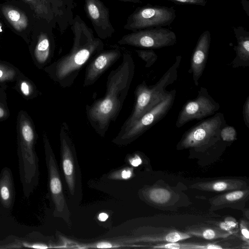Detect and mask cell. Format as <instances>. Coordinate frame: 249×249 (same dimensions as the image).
I'll return each instance as SVG.
<instances>
[{"instance_id": "cell-17", "label": "cell", "mask_w": 249, "mask_h": 249, "mask_svg": "<svg viewBox=\"0 0 249 249\" xmlns=\"http://www.w3.org/2000/svg\"><path fill=\"white\" fill-rule=\"evenodd\" d=\"M227 238L222 241L213 242H176L160 243L152 244L150 248L153 249H231L249 248V245L243 242L240 244L228 241Z\"/></svg>"}, {"instance_id": "cell-8", "label": "cell", "mask_w": 249, "mask_h": 249, "mask_svg": "<svg viewBox=\"0 0 249 249\" xmlns=\"http://www.w3.org/2000/svg\"><path fill=\"white\" fill-rule=\"evenodd\" d=\"M176 17L174 7L150 4L137 7L127 18L124 26L125 30H139L163 27L172 24Z\"/></svg>"}, {"instance_id": "cell-9", "label": "cell", "mask_w": 249, "mask_h": 249, "mask_svg": "<svg viewBox=\"0 0 249 249\" xmlns=\"http://www.w3.org/2000/svg\"><path fill=\"white\" fill-rule=\"evenodd\" d=\"M45 161L48 174L49 187L53 206V214L70 224V212L67 205L55 155L47 137H44Z\"/></svg>"}, {"instance_id": "cell-15", "label": "cell", "mask_w": 249, "mask_h": 249, "mask_svg": "<svg viewBox=\"0 0 249 249\" xmlns=\"http://www.w3.org/2000/svg\"><path fill=\"white\" fill-rule=\"evenodd\" d=\"M211 42V33L204 31L199 36L194 50L189 73H192L195 85L198 86V81L205 70Z\"/></svg>"}, {"instance_id": "cell-14", "label": "cell", "mask_w": 249, "mask_h": 249, "mask_svg": "<svg viewBox=\"0 0 249 249\" xmlns=\"http://www.w3.org/2000/svg\"><path fill=\"white\" fill-rule=\"evenodd\" d=\"M53 26L47 21L37 19L35 24L34 34L36 37L34 53L37 61L41 64L47 62L55 48Z\"/></svg>"}, {"instance_id": "cell-3", "label": "cell", "mask_w": 249, "mask_h": 249, "mask_svg": "<svg viewBox=\"0 0 249 249\" xmlns=\"http://www.w3.org/2000/svg\"><path fill=\"white\" fill-rule=\"evenodd\" d=\"M226 122L224 114L216 112L207 119H204L182 135L177 149H188L191 152L203 153L222 148L226 142L220 138V130Z\"/></svg>"}, {"instance_id": "cell-35", "label": "cell", "mask_w": 249, "mask_h": 249, "mask_svg": "<svg viewBox=\"0 0 249 249\" xmlns=\"http://www.w3.org/2000/svg\"><path fill=\"white\" fill-rule=\"evenodd\" d=\"M98 248H109L112 247V245L108 242H101L97 244Z\"/></svg>"}, {"instance_id": "cell-32", "label": "cell", "mask_w": 249, "mask_h": 249, "mask_svg": "<svg viewBox=\"0 0 249 249\" xmlns=\"http://www.w3.org/2000/svg\"><path fill=\"white\" fill-rule=\"evenodd\" d=\"M241 3L247 16H249V1L248 0H242Z\"/></svg>"}, {"instance_id": "cell-36", "label": "cell", "mask_w": 249, "mask_h": 249, "mask_svg": "<svg viewBox=\"0 0 249 249\" xmlns=\"http://www.w3.org/2000/svg\"><path fill=\"white\" fill-rule=\"evenodd\" d=\"M107 214L104 213L99 214L98 217V219L101 221H105L107 219Z\"/></svg>"}, {"instance_id": "cell-30", "label": "cell", "mask_w": 249, "mask_h": 249, "mask_svg": "<svg viewBox=\"0 0 249 249\" xmlns=\"http://www.w3.org/2000/svg\"><path fill=\"white\" fill-rule=\"evenodd\" d=\"M243 117L245 125L249 128V96L247 97L243 107Z\"/></svg>"}, {"instance_id": "cell-39", "label": "cell", "mask_w": 249, "mask_h": 249, "mask_svg": "<svg viewBox=\"0 0 249 249\" xmlns=\"http://www.w3.org/2000/svg\"><path fill=\"white\" fill-rule=\"evenodd\" d=\"M3 75V72L2 71L0 70V78Z\"/></svg>"}, {"instance_id": "cell-29", "label": "cell", "mask_w": 249, "mask_h": 249, "mask_svg": "<svg viewBox=\"0 0 249 249\" xmlns=\"http://www.w3.org/2000/svg\"><path fill=\"white\" fill-rule=\"evenodd\" d=\"M224 221L231 229L238 234L239 238V225L236 220L231 216H227L224 218Z\"/></svg>"}, {"instance_id": "cell-7", "label": "cell", "mask_w": 249, "mask_h": 249, "mask_svg": "<svg viewBox=\"0 0 249 249\" xmlns=\"http://www.w3.org/2000/svg\"><path fill=\"white\" fill-rule=\"evenodd\" d=\"M141 199L149 205L162 211H174L190 204L188 196L179 188L162 180L139 191Z\"/></svg>"}, {"instance_id": "cell-2", "label": "cell", "mask_w": 249, "mask_h": 249, "mask_svg": "<svg viewBox=\"0 0 249 249\" xmlns=\"http://www.w3.org/2000/svg\"><path fill=\"white\" fill-rule=\"evenodd\" d=\"M70 26L73 34L71 48L49 68L51 76L62 88L71 86L83 68L104 48L102 39L94 36L79 15L73 17Z\"/></svg>"}, {"instance_id": "cell-27", "label": "cell", "mask_w": 249, "mask_h": 249, "mask_svg": "<svg viewBox=\"0 0 249 249\" xmlns=\"http://www.w3.org/2000/svg\"><path fill=\"white\" fill-rule=\"evenodd\" d=\"M207 223L213 224L219 228L221 230L230 233L232 236L239 238V235L233 230L231 229L224 221H208Z\"/></svg>"}, {"instance_id": "cell-37", "label": "cell", "mask_w": 249, "mask_h": 249, "mask_svg": "<svg viewBox=\"0 0 249 249\" xmlns=\"http://www.w3.org/2000/svg\"><path fill=\"white\" fill-rule=\"evenodd\" d=\"M122 1L127 2H130L133 3H141V0H119Z\"/></svg>"}, {"instance_id": "cell-19", "label": "cell", "mask_w": 249, "mask_h": 249, "mask_svg": "<svg viewBox=\"0 0 249 249\" xmlns=\"http://www.w3.org/2000/svg\"><path fill=\"white\" fill-rule=\"evenodd\" d=\"M190 188L200 191L221 192L248 189L246 181L240 179L226 178L212 181L198 182L192 184Z\"/></svg>"}, {"instance_id": "cell-20", "label": "cell", "mask_w": 249, "mask_h": 249, "mask_svg": "<svg viewBox=\"0 0 249 249\" xmlns=\"http://www.w3.org/2000/svg\"><path fill=\"white\" fill-rule=\"evenodd\" d=\"M15 189L12 172L5 167L0 174V209L6 213L12 210L15 201Z\"/></svg>"}, {"instance_id": "cell-34", "label": "cell", "mask_w": 249, "mask_h": 249, "mask_svg": "<svg viewBox=\"0 0 249 249\" xmlns=\"http://www.w3.org/2000/svg\"><path fill=\"white\" fill-rule=\"evenodd\" d=\"M135 158L132 160L131 164L134 166H137L142 163V160L138 156H136Z\"/></svg>"}, {"instance_id": "cell-18", "label": "cell", "mask_w": 249, "mask_h": 249, "mask_svg": "<svg viewBox=\"0 0 249 249\" xmlns=\"http://www.w3.org/2000/svg\"><path fill=\"white\" fill-rule=\"evenodd\" d=\"M237 40V45L233 49L235 57L231 62L233 68L249 66V31L242 26L233 27Z\"/></svg>"}, {"instance_id": "cell-25", "label": "cell", "mask_w": 249, "mask_h": 249, "mask_svg": "<svg viewBox=\"0 0 249 249\" xmlns=\"http://www.w3.org/2000/svg\"><path fill=\"white\" fill-rule=\"evenodd\" d=\"M249 223L248 220L241 219L239 224V238L243 242L249 244Z\"/></svg>"}, {"instance_id": "cell-6", "label": "cell", "mask_w": 249, "mask_h": 249, "mask_svg": "<svg viewBox=\"0 0 249 249\" xmlns=\"http://www.w3.org/2000/svg\"><path fill=\"white\" fill-rule=\"evenodd\" d=\"M176 95V90L169 91L166 98L154 108L142 115L127 128L120 130L112 142L118 145H127L162 119L171 109Z\"/></svg>"}, {"instance_id": "cell-12", "label": "cell", "mask_w": 249, "mask_h": 249, "mask_svg": "<svg viewBox=\"0 0 249 249\" xmlns=\"http://www.w3.org/2000/svg\"><path fill=\"white\" fill-rule=\"evenodd\" d=\"M84 10L94 30L101 39L111 37L115 32L108 8L100 0H84Z\"/></svg>"}, {"instance_id": "cell-1", "label": "cell", "mask_w": 249, "mask_h": 249, "mask_svg": "<svg viewBox=\"0 0 249 249\" xmlns=\"http://www.w3.org/2000/svg\"><path fill=\"white\" fill-rule=\"evenodd\" d=\"M135 73V64L129 53H124L121 64L107 78L104 97L86 107L87 120L94 130L104 137L111 123L118 117L127 95Z\"/></svg>"}, {"instance_id": "cell-21", "label": "cell", "mask_w": 249, "mask_h": 249, "mask_svg": "<svg viewBox=\"0 0 249 249\" xmlns=\"http://www.w3.org/2000/svg\"><path fill=\"white\" fill-rule=\"evenodd\" d=\"M184 231L192 237L195 236L208 240L223 239L232 236L230 233L207 222L188 226L185 228Z\"/></svg>"}, {"instance_id": "cell-5", "label": "cell", "mask_w": 249, "mask_h": 249, "mask_svg": "<svg viewBox=\"0 0 249 249\" xmlns=\"http://www.w3.org/2000/svg\"><path fill=\"white\" fill-rule=\"evenodd\" d=\"M60 141L63 177L71 198L79 203L82 197L81 171L70 127L66 122L61 125Z\"/></svg>"}, {"instance_id": "cell-23", "label": "cell", "mask_w": 249, "mask_h": 249, "mask_svg": "<svg viewBox=\"0 0 249 249\" xmlns=\"http://www.w3.org/2000/svg\"><path fill=\"white\" fill-rule=\"evenodd\" d=\"M138 56L145 62V67H151L157 60L158 55L153 49L135 50Z\"/></svg>"}, {"instance_id": "cell-11", "label": "cell", "mask_w": 249, "mask_h": 249, "mask_svg": "<svg viewBox=\"0 0 249 249\" xmlns=\"http://www.w3.org/2000/svg\"><path fill=\"white\" fill-rule=\"evenodd\" d=\"M220 108L219 103L209 94L207 89L200 87L196 97L189 100L178 113L176 126L180 128L193 120L201 121L214 115Z\"/></svg>"}, {"instance_id": "cell-38", "label": "cell", "mask_w": 249, "mask_h": 249, "mask_svg": "<svg viewBox=\"0 0 249 249\" xmlns=\"http://www.w3.org/2000/svg\"><path fill=\"white\" fill-rule=\"evenodd\" d=\"M4 110L0 107V118L4 116Z\"/></svg>"}, {"instance_id": "cell-13", "label": "cell", "mask_w": 249, "mask_h": 249, "mask_svg": "<svg viewBox=\"0 0 249 249\" xmlns=\"http://www.w3.org/2000/svg\"><path fill=\"white\" fill-rule=\"evenodd\" d=\"M122 55L118 48L102 50L95 55L86 68L83 86L87 87L94 84Z\"/></svg>"}, {"instance_id": "cell-28", "label": "cell", "mask_w": 249, "mask_h": 249, "mask_svg": "<svg viewBox=\"0 0 249 249\" xmlns=\"http://www.w3.org/2000/svg\"><path fill=\"white\" fill-rule=\"evenodd\" d=\"M174 2L178 4H189L199 6H205L207 0H167Z\"/></svg>"}, {"instance_id": "cell-24", "label": "cell", "mask_w": 249, "mask_h": 249, "mask_svg": "<svg viewBox=\"0 0 249 249\" xmlns=\"http://www.w3.org/2000/svg\"><path fill=\"white\" fill-rule=\"evenodd\" d=\"M220 135L222 140L226 142H231L237 139L236 129L233 126L227 124L222 128Z\"/></svg>"}, {"instance_id": "cell-22", "label": "cell", "mask_w": 249, "mask_h": 249, "mask_svg": "<svg viewBox=\"0 0 249 249\" xmlns=\"http://www.w3.org/2000/svg\"><path fill=\"white\" fill-rule=\"evenodd\" d=\"M5 18L17 31H25L28 25L27 16L22 9L10 4L5 5L2 9Z\"/></svg>"}, {"instance_id": "cell-16", "label": "cell", "mask_w": 249, "mask_h": 249, "mask_svg": "<svg viewBox=\"0 0 249 249\" xmlns=\"http://www.w3.org/2000/svg\"><path fill=\"white\" fill-rule=\"evenodd\" d=\"M249 199L248 188L228 191L212 197L208 201L211 211L228 208L242 211Z\"/></svg>"}, {"instance_id": "cell-10", "label": "cell", "mask_w": 249, "mask_h": 249, "mask_svg": "<svg viewBox=\"0 0 249 249\" xmlns=\"http://www.w3.org/2000/svg\"><path fill=\"white\" fill-rule=\"evenodd\" d=\"M177 36L172 30L163 27L145 29L132 32L118 40L120 45L156 49L173 46Z\"/></svg>"}, {"instance_id": "cell-4", "label": "cell", "mask_w": 249, "mask_h": 249, "mask_svg": "<svg viewBox=\"0 0 249 249\" xmlns=\"http://www.w3.org/2000/svg\"><path fill=\"white\" fill-rule=\"evenodd\" d=\"M181 56L176 57L174 63L154 85L148 86L145 81L139 84L134 91L135 103L131 114L122 126L123 130L130 126L144 113L149 111L163 101L170 91L166 90L169 85L177 79L178 70Z\"/></svg>"}, {"instance_id": "cell-26", "label": "cell", "mask_w": 249, "mask_h": 249, "mask_svg": "<svg viewBox=\"0 0 249 249\" xmlns=\"http://www.w3.org/2000/svg\"><path fill=\"white\" fill-rule=\"evenodd\" d=\"M21 139L27 142H34L35 134L31 126L27 123L22 125L21 129Z\"/></svg>"}, {"instance_id": "cell-31", "label": "cell", "mask_w": 249, "mask_h": 249, "mask_svg": "<svg viewBox=\"0 0 249 249\" xmlns=\"http://www.w3.org/2000/svg\"><path fill=\"white\" fill-rule=\"evenodd\" d=\"M20 89L23 93L25 96H28L30 94V89L28 84L25 82H22L20 85Z\"/></svg>"}, {"instance_id": "cell-33", "label": "cell", "mask_w": 249, "mask_h": 249, "mask_svg": "<svg viewBox=\"0 0 249 249\" xmlns=\"http://www.w3.org/2000/svg\"><path fill=\"white\" fill-rule=\"evenodd\" d=\"M132 175V172L130 169H126L122 172V177L124 179H127L130 178Z\"/></svg>"}]
</instances>
